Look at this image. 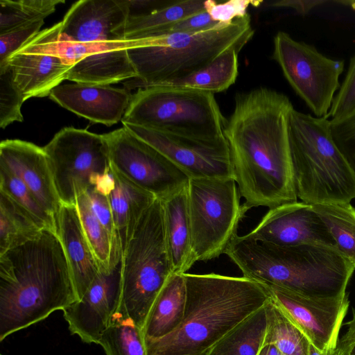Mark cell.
<instances>
[{
	"mask_svg": "<svg viewBox=\"0 0 355 355\" xmlns=\"http://www.w3.org/2000/svg\"><path fill=\"white\" fill-rule=\"evenodd\" d=\"M268 324L266 304L221 338L206 355H257Z\"/></svg>",
	"mask_w": 355,
	"mask_h": 355,
	"instance_id": "29",
	"label": "cell"
},
{
	"mask_svg": "<svg viewBox=\"0 0 355 355\" xmlns=\"http://www.w3.org/2000/svg\"><path fill=\"white\" fill-rule=\"evenodd\" d=\"M293 108L286 95L267 87L235 96L224 135L248 210L297 201L288 132Z\"/></svg>",
	"mask_w": 355,
	"mask_h": 355,
	"instance_id": "1",
	"label": "cell"
},
{
	"mask_svg": "<svg viewBox=\"0 0 355 355\" xmlns=\"http://www.w3.org/2000/svg\"><path fill=\"white\" fill-rule=\"evenodd\" d=\"M244 46L241 44L230 47L204 67L161 85L189 88L213 94L225 91L236 80L239 53Z\"/></svg>",
	"mask_w": 355,
	"mask_h": 355,
	"instance_id": "26",
	"label": "cell"
},
{
	"mask_svg": "<svg viewBox=\"0 0 355 355\" xmlns=\"http://www.w3.org/2000/svg\"><path fill=\"white\" fill-rule=\"evenodd\" d=\"M103 137L111 168L157 199L163 200L188 185L185 172L124 126Z\"/></svg>",
	"mask_w": 355,
	"mask_h": 355,
	"instance_id": "12",
	"label": "cell"
},
{
	"mask_svg": "<svg viewBox=\"0 0 355 355\" xmlns=\"http://www.w3.org/2000/svg\"><path fill=\"white\" fill-rule=\"evenodd\" d=\"M76 205L85 236L99 270L108 272L121 259V241L114 239L96 217L86 193L77 198Z\"/></svg>",
	"mask_w": 355,
	"mask_h": 355,
	"instance_id": "28",
	"label": "cell"
},
{
	"mask_svg": "<svg viewBox=\"0 0 355 355\" xmlns=\"http://www.w3.org/2000/svg\"><path fill=\"white\" fill-rule=\"evenodd\" d=\"M347 326L345 334L339 338L336 355H355V310L352 309V319L345 323Z\"/></svg>",
	"mask_w": 355,
	"mask_h": 355,
	"instance_id": "43",
	"label": "cell"
},
{
	"mask_svg": "<svg viewBox=\"0 0 355 355\" xmlns=\"http://www.w3.org/2000/svg\"><path fill=\"white\" fill-rule=\"evenodd\" d=\"M204 10L205 1H168L150 12L129 16L124 27V40H137L157 36L172 24Z\"/></svg>",
	"mask_w": 355,
	"mask_h": 355,
	"instance_id": "25",
	"label": "cell"
},
{
	"mask_svg": "<svg viewBox=\"0 0 355 355\" xmlns=\"http://www.w3.org/2000/svg\"><path fill=\"white\" fill-rule=\"evenodd\" d=\"M331 136L355 173V112L337 121L329 120Z\"/></svg>",
	"mask_w": 355,
	"mask_h": 355,
	"instance_id": "38",
	"label": "cell"
},
{
	"mask_svg": "<svg viewBox=\"0 0 355 355\" xmlns=\"http://www.w3.org/2000/svg\"><path fill=\"white\" fill-rule=\"evenodd\" d=\"M86 193L96 217L114 239H120L115 228L108 197L93 189Z\"/></svg>",
	"mask_w": 355,
	"mask_h": 355,
	"instance_id": "42",
	"label": "cell"
},
{
	"mask_svg": "<svg viewBox=\"0 0 355 355\" xmlns=\"http://www.w3.org/2000/svg\"><path fill=\"white\" fill-rule=\"evenodd\" d=\"M78 301L58 233L49 228L0 254V341Z\"/></svg>",
	"mask_w": 355,
	"mask_h": 355,
	"instance_id": "2",
	"label": "cell"
},
{
	"mask_svg": "<svg viewBox=\"0 0 355 355\" xmlns=\"http://www.w3.org/2000/svg\"><path fill=\"white\" fill-rule=\"evenodd\" d=\"M257 355H283L273 345H264Z\"/></svg>",
	"mask_w": 355,
	"mask_h": 355,
	"instance_id": "45",
	"label": "cell"
},
{
	"mask_svg": "<svg viewBox=\"0 0 355 355\" xmlns=\"http://www.w3.org/2000/svg\"><path fill=\"white\" fill-rule=\"evenodd\" d=\"M121 259L110 271H99L83 297L63 311L71 334L98 344L121 303Z\"/></svg>",
	"mask_w": 355,
	"mask_h": 355,
	"instance_id": "15",
	"label": "cell"
},
{
	"mask_svg": "<svg viewBox=\"0 0 355 355\" xmlns=\"http://www.w3.org/2000/svg\"><path fill=\"white\" fill-rule=\"evenodd\" d=\"M98 345L103 347L105 355H148L142 329L121 306Z\"/></svg>",
	"mask_w": 355,
	"mask_h": 355,
	"instance_id": "31",
	"label": "cell"
},
{
	"mask_svg": "<svg viewBox=\"0 0 355 355\" xmlns=\"http://www.w3.org/2000/svg\"><path fill=\"white\" fill-rule=\"evenodd\" d=\"M268 324L264 345H273L283 355H308L309 342L271 297L266 304Z\"/></svg>",
	"mask_w": 355,
	"mask_h": 355,
	"instance_id": "33",
	"label": "cell"
},
{
	"mask_svg": "<svg viewBox=\"0 0 355 355\" xmlns=\"http://www.w3.org/2000/svg\"><path fill=\"white\" fill-rule=\"evenodd\" d=\"M46 229L13 199L0 191V254Z\"/></svg>",
	"mask_w": 355,
	"mask_h": 355,
	"instance_id": "30",
	"label": "cell"
},
{
	"mask_svg": "<svg viewBox=\"0 0 355 355\" xmlns=\"http://www.w3.org/2000/svg\"><path fill=\"white\" fill-rule=\"evenodd\" d=\"M0 191L13 199L43 227L57 232V224L28 188L15 175L0 167Z\"/></svg>",
	"mask_w": 355,
	"mask_h": 355,
	"instance_id": "35",
	"label": "cell"
},
{
	"mask_svg": "<svg viewBox=\"0 0 355 355\" xmlns=\"http://www.w3.org/2000/svg\"><path fill=\"white\" fill-rule=\"evenodd\" d=\"M262 3L263 1L260 0H230L221 3L207 0L205 1V8L214 21L228 24L248 14L247 10L250 6L258 7Z\"/></svg>",
	"mask_w": 355,
	"mask_h": 355,
	"instance_id": "40",
	"label": "cell"
},
{
	"mask_svg": "<svg viewBox=\"0 0 355 355\" xmlns=\"http://www.w3.org/2000/svg\"><path fill=\"white\" fill-rule=\"evenodd\" d=\"M308 355H335V354L334 352L332 354H324L318 351L313 346L309 344L308 349Z\"/></svg>",
	"mask_w": 355,
	"mask_h": 355,
	"instance_id": "46",
	"label": "cell"
},
{
	"mask_svg": "<svg viewBox=\"0 0 355 355\" xmlns=\"http://www.w3.org/2000/svg\"><path fill=\"white\" fill-rule=\"evenodd\" d=\"M123 126L160 152L189 178L234 179L226 139L210 141L126 123Z\"/></svg>",
	"mask_w": 355,
	"mask_h": 355,
	"instance_id": "14",
	"label": "cell"
},
{
	"mask_svg": "<svg viewBox=\"0 0 355 355\" xmlns=\"http://www.w3.org/2000/svg\"><path fill=\"white\" fill-rule=\"evenodd\" d=\"M186 303L183 274H172L157 296L143 327L145 340H155L175 330L182 321Z\"/></svg>",
	"mask_w": 355,
	"mask_h": 355,
	"instance_id": "23",
	"label": "cell"
},
{
	"mask_svg": "<svg viewBox=\"0 0 355 355\" xmlns=\"http://www.w3.org/2000/svg\"><path fill=\"white\" fill-rule=\"evenodd\" d=\"M254 33L249 14L228 24L199 33H175L145 38V45L128 49L137 76L128 89L161 85L208 64L227 49L247 44Z\"/></svg>",
	"mask_w": 355,
	"mask_h": 355,
	"instance_id": "5",
	"label": "cell"
},
{
	"mask_svg": "<svg viewBox=\"0 0 355 355\" xmlns=\"http://www.w3.org/2000/svg\"><path fill=\"white\" fill-rule=\"evenodd\" d=\"M43 148L62 204L76 205L111 169L103 135L65 127Z\"/></svg>",
	"mask_w": 355,
	"mask_h": 355,
	"instance_id": "10",
	"label": "cell"
},
{
	"mask_svg": "<svg viewBox=\"0 0 355 355\" xmlns=\"http://www.w3.org/2000/svg\"><path fill=\"white\" fill-rule=\"evenodd\" d=\"M273 44L272 58L293 89L316 117L327 118L344 61L327 58L284 31L277 33Z\"/></svg>",
	"mask_w": 355,
	"mask_h": 355,
	"instance_id": "11",
	"label": "cell"
},
{
	"mask_svg": "<svg viewBox=\"0 0 355 355\" xmlns=\"http://www.w3.org/2000/svg\"><path fill=\"white\" fill-rule=\"evenodd\" d=\"M112 171L114 187L107 197L115 228L123 246L141 216L157 198Z\"/></svg>",
	"mask_w": 355,
	"mask_h": 355,
	"instance_id": "27",
	"label": "cell"
},
{
	"mask_svg": "<svg viewBox=\"0 0 355 355\" xmlns=\"http://www.w3.org/2000/svg\"><path fill=\"white\" fill-rule=\"evenodd\" d=\"M29 42L6 63L25 101L49 96L54 88L67 80L72 66L63 58L41 50Z\"/></svg>",
	"mask_w": 355,
	"mask_h": 355,
	"instance_id": "20",
	"label": "cell"
},
{
	"mask_svg": "<svg viewBox=\"0 0 355 355\" xmlns=\"http://www.w3.org/2000/svg\"><path fill=\"white\" fill-rule=\"evenodd\" d=\"M335 3V1L318 0H278L268 3V6L275 8H288L295 10L301 15H306L313 8L323 3Z\"/></svg>",
	"mask_w": 355,
	"mask_h": 355,
	"instance_id": "44",
	"label": "cell"
},
{
	"mask_svg": "<svg viewBox=\"0 0 355 355\" xmlns=\"http://www.w3.org/2000/svg\"><path fill=\"white\" fill-rule=\"evenodd\" d=\"M165 238L174 274H184L194 264L189 213L188 185L161 200Z\"/></svg>",
	"mask_w": 355,
	"mask_h": 355,
	"instance_id": "22",
	"label": "cell"
},
{
	"mask_svg": "<svg viewBox=\"0 0 355 355\" xmlns=\"http://www.w3.org/2000/svg\"><path fill=\"white\" fill-rule=\"evenodd\" d=\"M328 229L336 248L355 263V209L350 202L311 205Z\"/></svg>",
	"mask_w": 355,
	"mask_h": 355,
	"instance_id": "32",
	"label": "cell"
},
{
	"mask_svg": "<svg viewBox=\"0 0 355 355\" xmlns=\"http://www.w3.org/2000/svg\"><path fill=\"white\" fill-rule=\"evenodd\" d=\"M44 23L40 21L0 35V67L6 66L13 54L41 31Z\"/></svg>",
	"mask_w": 355,
	"mask_h": 355,
	"instance_id": "39",
	"label": "cell"
},
{
	"mask_svg": "<svg viewBox=\"0 0 355 355\" xmlns=\"http://www.w3.org/2000/svg\"><path fill=\"white\" fill-rule=\"evenodd\" d=\"M243 277L309 297L344 296L355 263L336 246H278L236 235L225 252Z\"/></svg>",
	"mask_w": 355,
	"mask_h": 355,
	"instance_id": "4",
	"label": "cell"
},
{
	"mask_svg": "<svg viewBox=\"0 0 355 355\" xmlns=\"http://www.w3.org/2000/svg\"><path fill=\"white\" fill-rule=\"evenodd\" d=\"M226 121L214 94L162 85L138 89L121 120L122 123L210 141L225 139Z\"/></svg>",
	"mask_w": 355,
	"mask_h": 355,
	"instance_id": "7",
	"label": "cell"
},
{
	"mask_svg": "<svg viewBox=\"0 0 355 355\" xmlns=\"http://www.w3.org/2000/svg\"><path fill=\"white\" fill-rule=\"evenodd\" d=\"M25 101L15 84L8 65L0 68V127L4 129L13 122L24 120L21 108Z\"/></svg>",
	"mask_w": 355,
	"mask_h": 355,
	"instance_id": "36",
	"label": "cell"
},
{
	"mask_svg": "<svg viewBox=\"0 0 355 355\" xmlns=\"http://www.w3.org/2000/svg\"><path fill=\"white\" fill-rule=\"evenodd\" d=\"M127 88L107 85H60L49 94L62 107L93 123L111 126L121 121L130 102Z\"/></svg>",
	"mask_w": 355,
	"mask_h": 355,
	"instance_id": "19",
	"label": "cell"
},
{
	"mask_svg": "<svg viewBox=\"0 0 355 355\" xmlns=\"http://www.w3.org/2000/svg\"><path fill=\"white\" fill-rule=\"evenodd\" d=\"M272 300L304 334L309 343L324 354H332L347 315L348 294L331 297L305 296L275 286H266Z\"/></svg>",
	"mask_w": 355,
	"mask_h": 355,
	"instance_id": "13",
	"label": "cell"
},
{
	"mask_svg": "<svg viewBox=\"0 0 355 355\" xmlns=\"http://www.w3.org/2000/svg\"><path fill=\"white\" fill-rule=\"evenodd\" d=\"M121 306L143 329L150 309L173 272L164 226L163 207L156 199L125 240L121 256Z\"/></svg>",
	"mask_w": 355,
	"mask_h": 355,
	"instance_id": "8",
	"label": "cell"
},
{
	"mask_svg": "<svg viewBox=\"0 0 355 355\" xmlns=\"http://www.w3.org/2000/svg\"><path fill=\"white\" fill-rule=\"evenodd\" d=\"M182 321L167 336L145 340L148 355H206L270 299L268 287L245 277L184 273Z\"/></svg>",
	"mask_w": 355,
	"mask_h": 355,
	"instance_id": "3",
	"label": "cell"
},
{
	"mask_svg": "<svg viewBox=\"0 0 355 355\" xmlns=\"http://www.w3.org/2000/svg\"><path fill=\"white\" fill-rule=\"evenodd\" d=\"M288 132L297 198L310 205L355 199V173L331 136L329 119L293 107Z\"/></svg>",
	"mask_w": 355,
	"mask_h": 355,
	"instance_id": "6",
	"label": "cell"
},
{
	"mask_svg": "<svg viewBox=\"0 0 355 355\" xmlns=\"http://www.w3.org/2000/svg\"><path fill=\"white\" fill-rule=\"evenodd\" d=\"M222 24H223L214 21L209 13L204 10L172 24L164 29L159 35L175 33H199Z\"/></svg>",
	"mask_w": 355,
	"mask_h": 355,
	"instance_id": "41",
	"label": "cell"
},
{
	"mask_svg": "<svg viewBox=\"0 0 355 355\" xmlns=\"http://www.w3.org/2000/svg\"><path fill=\"white\" fill-rule=\"evenodd\" d=\"M231 178H190L189 213L193 260L207 261L225 254L248 209L240 203Z\"/></svg>",
	"mask_w": 355,
	"mask_h": 355,
	"instance_id": "9",
	"label": "cell"
},
{
	"mask_svg": "<svg viewBox=\"0 0 355 355\" xmlns=\"http://www.w3.org/2000/svg\"><path fill=\"white\" fill-rule=\"evenodd\" d=\"M64 0H0V35L40 21Z\"/></svg>",
	"mask_w": 355,
	"mask_h": 355,
	"instance_id": "34",
	"label": "cell"
},
{
	"mask_svg": "<svg viewBox=\"0 0 355 355\" xmlns=\"http://www.w3.org/2000/svg\"><path fill=\"white\" fill-rule=\"evenodd\" d=\"M57 233L80 300L100 270L85 236L76 205L62 204L57 217Z\"/></svg>",
	"mask_w": 355,
	"mask_h": 355,
	"instance_id": "21",
	"label": "cell"
},
{
	"mask_svg": "<svg viewBox=\"0 0 355 355\" xmlns=\"http://www.w3.org/2000/svg\"><path fill=\"white\" fill-rule=\"evenodd\" d=\"M245 236L278 246L303 244L336 246L328 229L311 205L304 202L287 203L269 209Z\"/></svg>",
	"mask_w": 355,
	"mask_h": 355,
	"instance_id": "16",
	"label": "cell"
},
{
	"mask_svg": "<svg viewBox=\"0 0 355 355\" xmlns=\"http://www.w3.org/2000/svg\"><path fill=\"white\" fill-rule=\"evenodd\" d=\"M355 112V55L352 58L345 78L335 95L327 118L343 119Z\"/></svg>",
	"mask_w": 355,
	"mask_h": 355,
	"instance_id": "37",
	"label": "cell"
},
{
	"mask_svg": "<svg viewBox=\"0 0 355 355\" xmlns=\"http://www.w3.org/2000/svg\"><path fill=\"white\" fill-rule=\"evenodd\" d=\"M1 355H3V354H1Z\"/></svg>",
	"mask_w": 355,
	"mask_h": 355,
	"instance_id": "47",
	"label": "cell"
},
{
	"mask_svg": "<svg viewBox=\"0 0 355 355\" xmlns=\"http://www.w3.org/2000/svg\"><path fill=\"white\" fill-rule=\"evenodd\" d=\"M0 167L18 178L57 224L62 202L43 148L20 139L0 143Z\"/></svg>",
	"mask_w": 355,
	"mask_h": 355,
	"instance_id": "18",
	"label": "cell"
},
{
	"mask_svg": "<svg viewBox=\"0 0 355 355\" xmlns=\"http://www.w3.org/2000/svg\"><path fill=\"white\" fill-rule=\"evenodd\" d=\"M137 76L128 49H118L84 57L71 66L67 80L78 83L110 85Z\"/></svg>",
	"mask_w": 355,
	"mask_h": 355,
	"instance_id": "24",
	"label": "cell"
},
{
	"mask_svg": "<svg viewBox=\"0 0 355 355\" xmlns=\"http://www.w3.org/2000/svg\"><path fill=\"white\" fill-rule=\"evenodd\" d=\"M129 0H80L61 21V35L78 42L112 45L125 41Z\"/></svg>",
	"mask_w": 355,
	"mask_h": 355,
	"instance_id": "17",
	"label": "cell"
}]
</instances>
